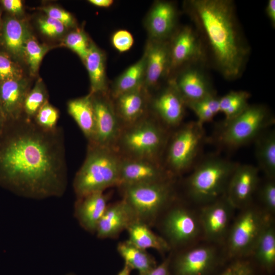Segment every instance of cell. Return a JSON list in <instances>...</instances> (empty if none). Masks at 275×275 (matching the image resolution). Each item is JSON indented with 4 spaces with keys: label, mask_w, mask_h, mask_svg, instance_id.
<instances>
[{
    "label": "cell",
    "mask_w": 275,
    "mask_h": 275,
    "mask_svg": "<svg viewBox=\"0 0 275 275\" xmlns=\"http://www.w3.org/2000/svg\"><path fill=\"white\" fill-rule=\"evenodd\" d=\"M63 129L48 130L23 114L0 135V182L22 197H60L68 183Z\"/></svg>",
    "instance_id": "obj_1"
},
{
    "label": "cell",
    "mask_w": 275,
    "mask_h": 275,
    "mask_svg": "<svg viewBox=\"0 0 275 275\" xmlns=\"http://www.w3.org/2000/svg\"><path fill=\"white\" fill-rule=\"evenodd\" d=\"M184 9L205 49L208 65L233 80L244 71L250 48L231 0H188Z\"/></svg>",
    "instance_id": "obj_2"
},
{
    "label": "cell",
    "mask_w": 275,
    "mask_h": 275,
    "mask_svg": "<svg viewBox=\"0 0 275 275\" xmlns=\"http://www.w3.org/2000/svg\"><path fill=\"white\" fill-rule=\"evenodd\" d=\"M121 161L109 148L89 143L85 161L73 182L77 198L119 185Z\"/></svg>",
    "instance_id": "obj_3"
},
{
    "label": "cell",
    "mask_w": 275,
    "mask_h": 275,
    "mask_svg": "<svg viewBox=\"0 0 275 275\" xmlns=\"http://www.w3.org/2000/svg\"><path fill=\"white\" fill-rule=\"evenodd\" d=\"M238 164L216 156L201 161L186 181L190 198L203 206L225 195L230 177Z\"/></svg>",
    "instance_id": "obj_4"
},
{
    "label": "cell",
    "mask_w": 275,
    "mask_h": 275,
    "mask_svg": "<svg viewBox=\"0 0 275 275\" xmlns=\"http://www.w3.org/2000/svg\"><path fill=\"white\" fill-rule=\"evenodd\" d=\"M274 122L264 105L250 104L236 117L224 121L217 133V141L227 148L239 147L254 141Z\"/></svg>",
    "instance_id": "obj_5"
},
{
    "label": "cell",
    "mask_w": 275,
    "mask_h": 275,
    "mask_svg": "<svg viewBox=\"0 0 275 275\" xmlns=\"http://www.w3.org/2000/svg\"><path fill=\"white\" fill-rule=\"evenodd\" d=\"M242 210L231 225L226 239L228 254L232 257L252 255L260 235L272 218L251 205Z\"/></svg>",
    "instance_id": "obj_6"
},
{
    "label": "cell",
    "mask_w": 275,
    "mask_h": 275,
    "mask_svg": "<svg viewBox=\"0 0 275 275\" xmlns=\"http://www.w3.org/2000/svg\"><path fill=\"white\" fill-rule=\"evenodd\" d=\"M124 187V200L136 220L146 224L156 218L172 196V187L167 180Z\"/></svg>",
    "instance_id": "obj_7"
},
{
    "label": "cell",
    "mask_w": 275,
    "mask_h": 275,
    "mask_svg": "<svg viewBox=\"0 0 275 275\" xmlns=\"http://www.w3.org/2000/svg\"><path fill=\"white\" fill-rule=\"evenodd\" d=\"M203 126L197 121L181 127L174 135L170 144L167 162L176 173L186 171L195 161L204 140Z\"/></svg>",
    "instance_id": "obj_8"
},
{
    "label": "cell",
    "mask_w": 275,
    "mask_h": 275,
    "mask_svg": "<svg viewBox=\"0 0 275 275\" xmlns=\"http://www.w3.org/2000/svg\"><path fill=\"white\" fill-rule=\"evenodd\" d=\"M170 73L193 64L208 65L202 41L196 29L190 25L177 29L169 40Z\"/></svg>",
    "instance_id": "obj_9"
},
{
    "label": "cell",
    "mask_w": 275,
    "mask_h": 275,
    "mask_svg": "<svg viewBox=\"0 0 275 275\" xmlns=\"http://www.w3.org/2000/svg\"><path fill=\"white\" fill-rule=\"evenodd\" d=\"M162 229L170 247L186 245L202 236L199 214L181 206L169 211L164 218Z\"/></svg>",
    "instance_id": "obj_10"
},
{
    "label": "cell",
    "mask_w": 275,
    "mask_h": 275,
    "mask_svg": "<svg viewBox=\"0 0 275 275\" xmlns=\"http://www.w3.org/2000/svg\"><path fill=\"white\" fill-rule=\"evenodd\" d=\"M164 141L162 129L149 121L137 124L122 137L124 147L133 157L151 160L159 153Z\"/></svg>",
    "instance_id": "obj_11"
},
{
    "label": "cell",
    "mask_w": 275,
    "mask_h": 275,
    "mask_svg": "<svg viewBox=\"0 0 275 275\" xmlns=\"http://www.w3.org/2000/svg\"><path fill=\"white\" fill-rule=\"evenodd\" d=\"M202 206L198 214L202 236L210 242H223L226 239L235 208L225 195Z\"/></svg>",
    "instance_id": "obj_12"
},
{
    "label": "cell",
    "mask_w": 275,
    "mask_h": 275,
    "mask_svg": "<svg viewBox=\"0 0 275 275\" xmlns=\"http://www.w3.org/2000/svg\"><path fill=\"white\" fill-rule=\"evenodd\" d=\"M202 63L190 64L177 71L170 81L177 90L185 103L216 95L210 79Z\"/></svg>",
    "instance_id": "obj_13"
},
{
    "label": "cell",
    "mask_w": 275,
    "mask_h": 275,
    "mask_svg": "<svg viewBox=\"0 0 275 275\" xmlns=\"http://www.w3.org/2000/svg\"><path fill=\"white\" fill-rule=\"evenodd\" d=\"M259 183L258 168L238 164L230 177L225 195L234 208L242 209L251 205Z\"/></svg>",
    "instance_id": "obj_14"
},
{
    "label": "cell",
    "mask_w": 275,
    "mask_h": 275,
    "mask_svg": "<svg viewBox=\"0 0 275 275\" xmlns=\"http://www.w3.org/2000/svg\"><path fill=\"white\" fill-rule=\"evenodd\" d=\"M217 252L211 245L190 248L175 259L173 268L175 275H206L214 267Z\"/></svg>",
    "instance_id": "obj_15"
},
{
    "label": "cell",
    "mask_w": 275,
    "mask_h": 275,
    "mask_svg": "<svg viewBox=\"0 0 275 275\" xmlns=\"http://www.w3.org/2000/svg\"><path fill=\"white\" fill-rule=\"evenodd\" d=\"M144 56L145 73L144 86L153 88L170 76L169 41L151 39L146 48Z\"/></svg>",
    "instance_id": "obj_16"
},
{
    "label": "cell",
    "mask_w": 275,
    "mask_h": 275,
    "mask_svg": "<svg viewBox=\"0 0 275 275\" xmlns=\"http://www.w3.org/2000/svg\"><path fill=\"white\" fill-rule=\"evenodd\" d=\"M178 12L174 4L158 1L147 15L146 26L151 39L168 41L177 30Z\"/></svg>",
    "instance_id": "obj_17"
},
{
    "label": "cell",
    "mask_w": 275,
    "mask_h": 275,
    "mask_svg": "<svg viewBox=\"0 0 275 275\" xmlns=\"http://www.w3.org/2000/svg\"><path fill=\"white\" fill-rule=\"evenodd\" d=\"M92 96L95 118V134L92 143L109 148L119 132L117 115L109 101L98 94Z\"/></svg>",
    "instance_id": "obj_18"
},
{
    "label": "cell",
    "mask_w": 275,
    "mask_h": 275,
    "mask_svg": "<svg viewBox=\"0 0 275 275\" xmlns=\"http://www.w3.org/2000/svg\"><path fill=\"white\" fill-rule=\"evenodd\" d=\"M166 180L162 169L151 160L133 157L121 161L119 185L125 186Z\"/></svg>",
    "instance_id": "obj_19"
},
{
    "label": "cell",
    "mask_w": 275,
    "mask_h": 275,
    "mask_svg": "<svg viewBox=\"0 0 275 275\" xmlns=\"http://www.w3.org/2000/svg\"><path fill=\"white\" fill-rule=\"evenodd\" d=\"M135 220L131 208L123 199L107 205L97 225L95 233L100 238H113L127 229Z\"/></svg>",
    "instance_id": "obj_20"
},
{
    "label": "cell",
    "mask_w": 275,
    "mask_h": 275,
    "mask_svg": "<svg viewBox=\"0 0 275 275\" xmlns=\"http://www.w3.org/2000/svg\"><path fill=\"white\" fill-rule=\"evenodd\" d=\"M29 84L23 78L0 82V107L6 122L16 120L23 114Z\"/></svg>",
    "instance_id": "obj_21"
},
{
    "label": "cell",
    "mask_w": 275,
    "mask_h": 275,
    "mask_svg": "<svg viewBox=\"0 0 275 275\" xmlns=\"http://www.w3.org/2000/svg\"><path fill=\"white\" fill-rule=\"evenodd\" d=\"M185 102L173 84L169 80L153 102V107L158 116L168 125L175 126L182 120Z\"/></svg>",
    "instance_id": "obj_22"
},
{
    "label": "cell",
    "mask_w": 275,
    "mask_h": 275,
    "mask_svg": "<svg viewBox=\"0 0 275 275\" xmlns=\"http://www.w3.org/2000/svg\"><path fill=\"white\" fill-rule=\"evenodd\" d=\"M107 203V198L103 191L77 198L74 215L79 225L87 231L95 233L97 225L108 205Z\"/></svg>",
    "instance_id": "obj_23"
},
{
    "label": "cell",
    "mask_w": 275,
    "mask_h": 275,
    "mask_svg": "<svg viewBox=\"0 0 275 275\" xmlns=\"http://www.w3.org/2000/svg\"><path fill=\"white\" fill-rule=\"evenodd\" d=\"M67 110L89 142L92 143L95 134V118L91 95L70 100Z\"/></svg>",
    "instance_id": "obj_24"
},
{
    "label": "cell",
    "mask_w": 275,
    "mask_h": 275,
    "mask_svg": "<svg viewBox=\"0 0 275 275\" xmlns=\"http://www.w3.org/2000/svg\"><path fill=\"white\" fill-rule=\"evenodd\" d=\"M30 35L24 23L16 18L9 17L3 24L2 43L13 57L22 58L24 57L25 44Z\"/></svg>",
    "instance_id": "obj_25"
},
{
    "label": "cell",
    "mask_w": 275,
    "mask_h": 275,
    "mask_svg": "<svg viewBox=\"0 0 275 275\" xmlns=\"http://www.w3.org/2000/svg\"><path fill=\"white\" fill-rule=\"evenodd\" d=\"M90 77V94H103L107 89L105 56L95 44L91 42L84 61Z\"/></svg>",
    "instance_id": "obj_26"
},
{
    "label": "cell",
    "mask_w": 275,
    "mask_h": 275,
    "mask_svg": "<svg viewBox=\"0 0 275 275\" xmlns=\"http://www.w3.org/2000/svg\"><path fill=\"white\" fill-rule=\"evenodd\" d=\"M255 154L260 169L267 178L275 177V132L267 129L254 140Z\"/></svg>",
    "instance_id": "obj_27"
},
{
    "label": "cell",
    "mask_w": 275,
    "mask_h": 275,
    "mask_svg": "<svg viewBox=\"0 0 275 275\" xmlns=\"http://www.w3.org/2000/svg\"><path fill=\"white\" fill-rule=\"evenodd\" d=\"M128 240L136 246L146 250L153 249L160 252L168 251L171 247L166 239L152 231L147 224L138 220L133 221L126 229Z\"/></svg>",
    "instance_id": "obj_28"
},
{
    "label": "cell",
    "mask_w": 275,
    "mask_h": 275,
    "mask_svg": "<svg viewBox=\"0 0 275 275\" xmlns=\"http://www.w3.org/2000/svg\"><path fill=\"white\" fill-rule=\"evenodd\" d=\"M145 73V58L128 67L115 80L112 93L115 98L143 88Z\"/></svg>",
    "instance_id": "obj_29"
},
{
    "label": "cell",
    "mask_w": 275,
    "mask_h": 275,
    "mask_svg": "<svg viewBox=\"0 0 275 275\" xmlns=\"http://www.w3.org/2000/svg\"><path fill=\"white\" fill-rule=\"evenodd\" d=\"M253 255L264 268L271 269L275 264V228L271 218L260 235L253 250Z\"/></svg>",
    "instance_id": "obj_30"
},
{
    "label": "cell",
    "mask_w": 275,
    "mask_h": 275,
    "mask_svg": "<svg viewBox=\"0 0 275 275\" xmlns=\"http://www.w3.org/2000/svg\"><path fill=\"white\" fill-rule=\"evenodd\" d=\"M117 250L125 264L132 270H138L139 273L146 272L157 265L154 259L146 250L136 246L128 240L120 242Z\"/></svg>",
    "instance_id": "obj_31"
},
{
    "label": "cell",
    "mask_w": 275,
    "mask_h": 275,
    "mask_svg": "<svg viewBox=\"0 0 275 275\" xmlns=\"http://www.w3.org/2000/svg\"><path fill=\"white\" fill-rule=\"evenodd\" d=\"M143 89L123 94L116 98L118 114L125 121L133 123L143 113L145 99Z\"/></svg>",
    "instance_id": "obj_32"
},
{
    "label": "cell",
    "mask_w": 275,
    "mask_h": 275,
    "mask_svg": "<svg viewBox=\"0 0 275 275\" xmlns=\"http://www.w3.org/2000/svg\"><path fill=\"white\" fill-rule=\"evenodd\" d=\"M249 92L239 90L231 91L219 97V113L225 117V121L231 120L243 112L250 105Z\"/></svg>",
    "instance_id": "obj_33"
},
{
    "label": "cell",
    "mask_w": 275,
    "mask_h": 275,
    "mask_svg": "<svg viewBox=\"0 0 275 275\" xmlns=\"http://www.w3.org/2000/svg\"><path fill=\"white\" fill-rule=\"evenodd\" d=\"M197 117V122L201 125L211 121L219 113V97L212 95L201 100L185 103Z\"/></svg>",
    "instance_id": "obj_34"
},
{
    "label": "cell",
    "mask_w": 275,
    "mask_h": 275,
    "mask_svg": "<svg viewBox=\"0 0 275 275\" xmlns=\"http://www.w3.org/2000/svg\"><path fill=\"white\" fill-rule=\"evenodd\" d=\"M47 97V93L42 82L38 80L26 96L23 115L29 119H34L39 109L48 101Z\"/></svg>",
    "instance_id": "obj_35"
},
{
    "label": "cell",
    "mask_w": 275,
    "mask_h": 275,
    "mask_svg": "<svg viewBox=\"0 0 275 275\" xmlns=\"http://www.w3.org/2000/svg\"><path fill=\"white\" fill-rule=\"evenodd\" d=\"M48 49L47 46L39 44L31 35L29 37L25 44L24 57L33 74L37 72L40 63Z\"/></svg>",
    "instance_id": "obj_36"
},
{
    "label": "cell",
    "mask_w": 275,
    "mask_h": 275,
    "mask_svg": "<svg viewBox=\"0 0 275 275\" xmlns=\"http://www.w3.org/2000/svg\"><path fill=\"white\" fill-rule=\"evenodd\" d=\"M59 117V111L47 101L39 109L34 120L40 127L50 130L58 127Z\"/></svg>",
    "instance_id": "obj_37"
},
{
    "label": "cell",
    "mask_w": 275,
    "mask_h": 275,
    "mask_svg": "<svg viewBox=\"0 0 275 275\" xmlns=\"http://www.w3.org/2000/svg\"><path fill=\"white\" fill-rule=\"evenodd\" d=\"M65 44L75 52L84 62L90 47L91 42L84 32L81 30L73 31L66 37Z\"/></svg>",
    "instance_id": "obj_38"
},
{
    "label": "cell",
    "mask_w": 275,
    "mask_h": 275,
    "mask_svg": "<svg viewBox=\"0 0 275 275\" xmlns=\"http://www.w3.org/2000/svg\"><path fill=\"white\" fill-rule=\"evenodd\" d=\"M259 197L264 211L272 216L275 212L274 179H268L259 188Z\"/></svg>",
    "instance_id": "obj_39"
},
{
    "label": "cell",
    "mask_w": 275,
    "mask_h": 275,
    "mask_svg": "<svg viewBox=\"0 0 275 275\" xmlns=\"http://www.w3.org/2000/svg\"><path fill=\"white\" fill-rule=\"evenodd\" d=\"M22 78L21 67L6 53L0 52V82Z\"/></svg>",
    "instance_id": "obj_40"
},
{
    "label": "cell",
    "mask_w": 275,
    "mask_h": 275,
    "mask_svg": "<svg viewBox=\"0 0 275 275\" xmlns=\"http://www.w3.org/2000/svg\"><path fill=\"white\" fill-rule=\"evenodd\" d=\"M38 24L41 32L49 37L60 36L65 29V26L61 22L48 16L40 18Z\"/></svg>",
    "instance_id": "obj_41"
},
{
    "label": "cell",
    "mask_w": 275,
    "mask_h": 275,
    "mask_svg": "<svg viewBox=\"0 0 275 275\" xmlns=\"http://www.w3.org/2000/svg\"><path fill=\"white\" fill-rule=\"evenodd\" d=\"M134 40L132 34L125 30L116 31L112 37L114 47L120 52H124L130 49Z\"/></svg>",
    "instance_id": "obj_42"
},
{
    "label": "cell",
    "mask_w": 275,
    "mask_h": 275,
    "mask_svg": "<svg viewBox=\"0 0 275 275\" xmlns=\"http://www.w3.org/2000/svg\"><path fill=\"white\" fill-rule=\"evenodd\" d=\"M42 10L46 14L47 16L60 21L65 27L72 26L75 23L74 19L72 15L60 8L48 6L43 8Z\"/></svg>",
    "instance_id": "obj_43"
},
{
    "label": "cell",
    "mask_w": 275,
    "mask_h": 275,
    "mask_svg": "<svg viewBox=\"0 0 275 275\" xmlns=\"http://www.w3.org/2000/svg\"><path fill=\"white\" fill-rule=\"evenodd\" d=\"M221 275H253L247 262L237 261L228 267Z\"/></svg>",
    "instance_id": "obj_44"
},
{
    "label": "cell",
    "mask_w": 275,
    "mask_h": 275,
    "mask_svg": "<svg viewBox=\"0 0 275 275\" xmlns=\"http://www.w3.org/2000/svg\"><path fill=\"white\" fill-rule=\"evenodd\" d=\"M170 266L171 260L167 258L158 266L139 275H171Z\"/></svg>",
    "instance_id": "obj_45"
},
{
    "label": "cell",
    "mask_w": 275,
    "mask_h": 275,
    "mask_svg": "<svg viewBox=\"0 0 275 275\" xmlns=\"http://www.w3.org/2000/svg\"><path fill=\"white\" fill-rule=\"evenodd\" d=\"M2 3L4 8L12 13L20 14L22 12V3L20 0H3Z\"/></svg>",
    "instance_id": "obj_46"
},
{
    "label": "cell",
    "mask_w": 275,
    "mask_h": 275,
    "mask_svg": "<svg viewBox=\"0 0 275 275\" xmlns=\"http://www.w3.org/2000/svg\"><path fill=\"white\" fill-rule=\"evenodd\" d=\"M265 13L269 19L272 27L275 26V1H268L266 8Z\"/></svg>",
    "instance_id": "obj_47"
},
{
    "label": "cell",
    "mask_w": 275,
    "mask_h": 275,
    "mask_svg": "<svg viewBox=\"0 0 275 275\" xmlns=\"http://www.w3.org/2000/svg\"><path fill=\"white\" fill-rule=\"evenodd\" d=\"M89 2L92 5L101 8H108L114 3L112 0H90Z\"/></svg>",
    "instance_id": "obj_48"
},
{
    "label": "cell",
    "mask_w": 275,
    "mask_h": 275,
    "mask_svg": "<svg viewBox=\"0 0 275 275\" xmlns=\"http://www.w3.org/2000/svg\"><path fill=\"white\" fill-rule=\"evenodd\" d=\"M132 269L127 264H125L123 268L117 275H130Z\"/></svg>",
    "instance_id": "obj_49"
},
{
    "label": "cell",
    "mask_w": 275,
    "mask_h": 275,
    "mask_svg": "<svg viewBox=\"0 0 275 275\" xmlns=\"http://www.w3.org/2000/svg\"><path fill=\"white\" fill-rule=\"evenodd\" d=\"M6 123V120L3 114L0 107V135L4 130Z\"/></svg>",
    "instance_id": "obj_50"
},
{
    "label": "cell",
    "mask_w": 275,
    "mask_h": 275,
    "mask_svg": "<svg viewBox=\"0 0 275 275\" xmlns=\"http://www.w3.org/2000/svg\"><path fill=\"white\" fill-rule=\"evenodd\" d=\"M66 275H73L72 274H66Z\"/></svg>",
    "instance_id": "obj_51"
}]
</instances>
